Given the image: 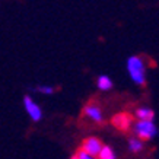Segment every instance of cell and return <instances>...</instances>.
Instances as JSON below:
<instances>
[{"label": "cell", "mask_w": 159, "mask_h": 159, "mask_svg": "<svg viewBox=\"0 0 159 159\" xmlns=\"http://www.w3.org/2000/svg\"><path fill=\"white\" fill-rule=\"evenodd\" d=\"M155 111L150 107H140L134 111L136 120L139 121H155Z\"/></svg>", "instance_id": "obj_7"}, {"label": "cell", "mask_w": 159, "mask_h": 159, "mask_svg": "<svg viewBox=\"0 0 159 159\" xmlns=\"http://www.w3.org/2000/svg\"><path fill=\"white\" fill-rule=\"evenodd\" d=\"M111 124L116 127L117 130L120 131H127L129 129H131V124H133V118H131L130 114L127 112H118L111 118Z\"/></svg>", "instance_id": "obj_5"}, {"label": "cell", "mask_w": 159, "mask_h": 159, "mask_svg": "<svg viewBox=\"0 0 159 159\" xmlns=\"http://www.w3.org/2000/svg\"><path fill=\"white\" fill-rule=\"evenodd\" d=\"M127 146H129V150H130L131 153H140V152L145 150L146 142L137 139L134 136H131V137H129V140H127Z\"/></svg>", "instance_id": "obj_9"}, {"label": "cell", "mask_w": 159, "mask_h": 159, "mask_svg": "<svg viewBox=\"0 0 159 159\" xmlns=\"http://www.w3.org/2000/svg\"><path fill=\"white\" fill-rule=\"evenodd\" d=\"M131 131L133 136L137 139L143 140V142H149L153 140L159 134V129L155 121H136L131 124Z\"/></svg>", "instance_id": "obj_2"}, {"label": "cell", "mask_w": 159, "mask_h": 159, "mask_svg": "<svg viewBox=\"0 0 159 159\" xmlns=\"http://www.w3.org/2000/svg\"><path fill=\"white\" fill-rule=\"evenodd\" d=\"M125 70L131 82L137 86L146 85V64L142 56H130L125 60Z\"/></svg>", "instance_id": "obj_1"}, {"label": "cell", "mask_w": 159, "mask_h": 159, "mask_svg": "<svg viewBox=\"0 0 159 159\" xmlns=\"http://www.w3.org/2000/svg\"><path fill=\"white\" fill-rule=\"evenodd\" d=\"M97 88L102 92H110L114 88V82L108 75H99L97 79Z\"/></svg>", "instance_id": "obj_8"}, {"label": "cell", "mask_w": 159, "mask_h": 159, "mask_svg": "<svg viewBox=\"0 0 159 159\" xmlns=\"http://www.w3.org/2000/svg\"><path fill=\"white\" fill-rule=\"evenodd\" d=\"M83 116L89 118L92 123H97V124H104L105 117H104V111L97 102H88L86 105L83 107Z\"/></svg>", "instance_id": "obj_4"}, {"label": "cell", "mask_w": 159, "mask_h": 159, "mask_svg": "<svg viewBox=\"0 0 159 159\" xmlns=\"http://www.w3.org/2000/svg\"><path fill=\"white\" fill-rule=\"evenodd\" d=\"M102 146H104V143H102L98 137H88V139L83 140L82 149L80 150L92 155V156H98V153H99L102 149Z\"/></svg>", "instance_id": "obj_6"}, {"label": "cell", "mask_w": 159, "mask_h": 159, "mask_svg": "<svg viewBox=\"0 0 159 159\" xmlns=\"http://www.w3.org/2000/svg\"><path fill=\"white\" fill-rule=\"evenodd\" d=\"M22 105H24L25 112L28 114V117L31 118V121L34 123H39V121L44 118V111L43 108L39 107V104L35 102V99L31 95H24L22 98Z\"/></svg>", "instance_id": "obj_3"}, {"label": "cell", "mask_w": 159, "mask_h": 159, "mask_svg": "<svg viewBox=\"0 0 159 159\" xmlns=\"http://www.w3.org/2000/svg\"><path fill=\"white\" fill-rule=\"evenodd\" d=\"M97 158L98 159H117V153H116V150L112 149L111 146L104 145L102 146V149H101V152L98 153Z\"/></svg>", "instance_id": "obj_11"}, {"label": "cell", "mask_w": 159, "mask_h": 159, "mask_svg": "<svg viewBox=\"0 0 159 159\" xmlns=\"http://www.w3.org/2000/svg\"><path fill=\"white\" fill-rule=\"evenodd\" d=\"M31 91L37 92V93H41V95H54L57 92V88L53 86V85H35V86L31 88Z\"/></svg>", "instance_id": "obj_10"}, {"label": "cell", "mask_w": 159, "mask_h": 159, "mask_svg": "<svg viewBox=\"0 0 159 159\" xmlns=\"http://www.w3.org/2000/svg\"><path fill=\"white\" fill-rule=\"evenodd\" d=\"M76 156H77V159H98L97 156H92V155L86 153V152H83V150H79L76 153Z\"/></svg>", "instance_id": "obj_12"}, {"label": "cell", "mask_w": 159, "mask_h": 159, "mask_svg": "<svg viewBox=\"0 0 159 159\" xmlns=\"http://www.w3.org/2000/svg\"><path fill=\"white\" fill-rule=\"evenodd\" d=\"M70 159H77V156H73V158H70Z\"/></svg>", "instance_id": "obj_13"}]
</instances>
